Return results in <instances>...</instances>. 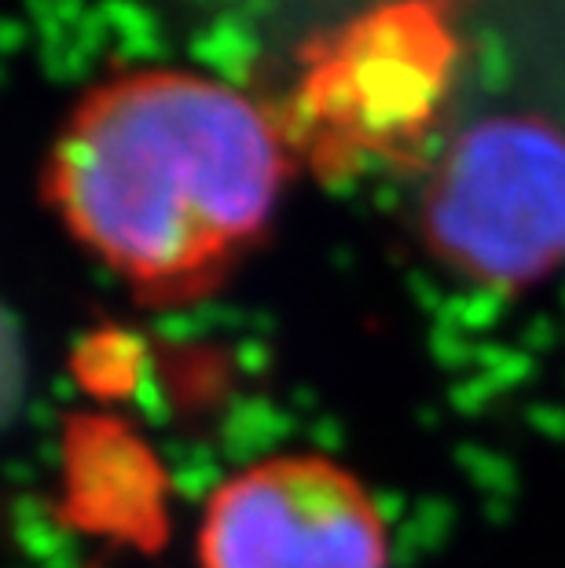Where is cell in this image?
Wrapping results in <instances>:
<instances>
[{"label": "cell", "mask_w": 565, "mask_h": 568, "mask_svg": "<svg viewBox=\"0 0 565 568\" xmlns=\"http://www.w3.org/2000/svg\"><path fill=\"white\" fill-rule=\"evenodd\" d=\"M286 154L243 92L191 70H129L85 92L44 165L70 235L148 297L206 290L264 235Z\"/></svg>", "instance_id": "6da1fadb"}, {"label": "cell", "mask_w": 565, "mask_h": 568, "mask_svg": "<svg viewBox=\"0 0 565 568\" xmlns=\"http://www.w3.org/2000/svg\"><path fill=\"white\" fill-rule=\"evenodd\" d=\"M423 243L488 290L533 286L565 261V132L496 114L452 140L423 195Z\"/></svg>", "instance_id": "7a4b0ae2"}, {"label": "cell", "mask_w": 565, "mask_h": 568, "mask_svg": "<svg viewBox=\"0 0 565 568\" xmlns=\"http://www.w3.org/2000/svg\"><path fill=\"white\" fill-rule=\"evenodd\" d=\"M390 521L339 458L283 452L210 491L199 517V568H390Z\"/></svg>", "instance_id": "3957f363"}, {"label": "cell", "mask_w": 565, "mask_h": 568, "mask_svg": "<svg viewBox=\"0 0 565 568\" xmlns=\"http://www.w3.org/2000/svg\"><path fill=\"white\" fill-rule=\"evenodd\" d=\"M30 385V353L19 316L0 297V433H4L27 400Z\"/></svg>", "instance_id": "277c9868"}]
</instances>
